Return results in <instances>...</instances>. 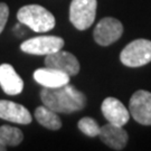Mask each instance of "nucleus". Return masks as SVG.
Returning <instances> with one entry per match:
<instances>
[{"mask_svg": "<svg viewBox=\"0 0 151 151\" xmlns=\"http://www.w3.org/2000/svg\"><path fill=\"white\" fill-rule=\"evenodd\" d=\"M40 99L45 106L57 113L77 112L86 105L84 93L68 83L60 87H44L40 91Z\"/></svg>", "mask_w": 151, "mask_h": 151, "instance_id": "1", "label": "nucleus"}, {"mask_svg": "<svg viewBox=\"0 0 151 151\" xmlns=\"http://www.w3.org/2000/svg\"><path fill=\"white\" fill-rule=\"evenodd\" d=\"M17 18L22 25H26L36 32H46L55 27L54 15L40 5H27L17 12Z\"/></svg>", "mask_w": 151, "mask_h": 151, "instance_id": "2", "label": "nucleus"}, {"mask_svg": "<svg viewBox=\"0 0 151 151\" xmlns=\"http://www.w3.org/2000/svg\"><path fill=\"white\" fill-rule=\"evenodd\" d=\"M120 60L124 66L140 67L151 62V40L135 39L128 44L120 54Z\"/></svg>", "mask_w": 151, "mask_h": 151, "instance_id": "3", "label": "nucleus"}, {"mask_svg": "<svg viewBox=\"0 0 151 151\" xmlns=\"http://www.w3.org/2000/svg\"><path fill=\"white\" fill-rule=\"evenodd\" d=\"M96 0H72L70 6V20L78 30H85L95 20Z\"/></svg>", "mask_w": 151, "mask_h": 151, "instance_id": "4", "label": "nucleus"}, {"mask_svg": "<svg viewBox=\"0 0 151 151\" xmlns=\"http://www.w3.org/2000/svg\"><path fill=\"white\" fill-rule=\"evenodd\" d=\"M64 39L57 36H39L25 40L20 45L24 53L30 55H48L63 48Z\"/></svg>", "mask_w": 151, "mask_h": 151, "instance_id": "5", "label": "nucleus"}, {"mask_svg": "<svg viewBox=\"0 0 151 151\" xmlns=\"http://www.w3.org/2000/svg\"><path fill=\"white\" fill-rule=\"evenodd\" d=\"M130 115L138 123L151 125V93L145 90H139L130 99Z\"/></svg>", "mask_w": 151, "mask_h": 151, "instance_id": "6", "label": "nucleus"}, {"mask_svg": "<svg viewBox=\"0 0 151 151\" xmlns=\"http://www.w3.org/2000/svg\"><path fill=\"white\" fill-rule=\"evenodd\" d=\"M123 34V26L120 20L106 17L97 22L94 29V40L101 46H109L116 42Z\"/></svg>", "mask_w": 151, "mask_h": 151, "instance_id": "7", "label": "nucleus"}, {"mask_svg": "<svg viewBox=\"0 0 151 151\" xmlns=\"http://www.w3.org/2000/svg\"><path fill=\"white\" fill-rule=\"evenodd\" d=\"M45 65L47 67H52L70 76L77 75L80 72V62L77 60L74 55L65 50H57L52 54L46 55L45 57Z\"/></svg>", "mask_w": 151, "mask_h": 151, "instance_id": "8", "label": "nucleus"}, {"mask_svg": "<svg viewBox=\"0 0 151 151\" xmlns=\"http://www.w3.org/2000/svg\"><path fill=\"white\" fill-rule=\"evenodd\" d=\"M101 110L109 123L124 127L130 119L129 110H127L123 103L115 97H106L102 102Z\"/></svg>", "mask_w": 151, "mask_h": 151, "instance_id": "9", "label": "nucleus"}, {"mask_svg": "<svg viewBox=\"0 0 151 151\" xmlns=\"http://www.w3.org/2000/svg\"><path fill=\"white\" fill-rule=\"evenodd\" d=\"M100 139L113 150H122L127 146L129 135L123 127H119L112 123H108L100 127L99 132Z\"/></svg>", "mask_w": 151, "mask_h": 151, "instance_id": "10", "label": "nucleus"}, {"mask_svg": "<svg viewBox=\"0 0 151 151\" xmlns=\"http://www.w3.org/2000/svg\"><path fill=\"white\" fill-rule=\"evenodd\" d=\"M0 119L18 124H29L32 114L22 104L8 100H0Z\"/></svg>", "mask_w": 151, "mask_h": 151, "instance_id": "11", "label": "nucleus"}, {"mask_svg": "<svg viewBox=\"0 0 151 151\" xmlns=\"http://www.w3.org/2000/svg\"><path fill=\"white\" fill-rule=\"evenodd\" d=\"M0 86L8 95H18L24 90V81L10 64L0 65Z\"/></svg>", "mask_w": 151, "mask_h": 151, "instance_id": "12", "label": "nucleus"}, {"mask_svg": "<svg viewBox=\"0 0 151 151\" xmlns=\"http://www.w3.org/2000/svg\"><path fill=\"white\" fill-rule=\"evenodd\" d=\"M70 75L52 67L38 68L34 72V80L43 87H60L70 83Z\"/></svg>", "mask_w": 151, "mask_h": 151, "instance_id": "13", "label": "nucleus"}, {"mask_svg": "<svg viewBox=\"0 0 151 151\" xmlns=\"http://www.w3.org/2000/svg\"><path fill=\"white\" fill-rule=\"evenodd\" d=\"M35 119L40 125L49 130H58L62 128V121L57 112L50 110L47 106H38L35 110Z\"/></svg>", "mask_w": 151, "mask_h": 151, "instance_id": "14", "label": "nucleus"}, {"mask_svg": "<svg viewBox=\"0 0 151 151\" xmlns=\"http://www.w3.org/2000/svg\"><path fill=\"white\" fill-rule=\"evenodd\" d=\"M22 140H24V134L20 129L10 125L0 127V143H2L4 146H18L22 143Z\"/></svg>", "mask_w": 151, "mask_h": 151, "instance_id": "15", "label": "nucleus"}, {"mask_svg": "<svg viewBox=\"0 0 151 151\" xmlns=\"http://www.w3.org/2000/svg\"><path fill=\"white\" fill-rule=\"evenodd\" d=\"M77 127H78L81 132H83L84 134L90 137V138L97 137L99 132H100V125L97 124V122L93 118H88V116L82 118L78 121Z\"/></svg>", "mask_w": 151, "mask_h": 151, "instance_id": "16", "label": "nucleus"}, {"mask_svg": "<svg viewBox=\"0 0 151 151\" xmlns=\"http://www.w3.org/2000/svg\"><path fill=\"white\" fill-rule=\"evenodd\" d=\"M9 17V8L5 2H0V34L5 29Z\"/></svg>", "mask_w": 151, "mask_h": 151, "instance_id": "17", "label": "nucleus"}, {"mask_svg": "<svg viewBox=\"0 0 151 151\" xmlns=\"http://www.w3.org/2000/svg\"><path fill=\"white\" fill-rule=\"evenodd\" d=\"M5 150H7V147L4 146L2 143H0V151H5Z\"/></svg>", "mask_w": 151, "mask_h": 151, "instance_id": "18", "label": "nucleus"}]
</instances>
